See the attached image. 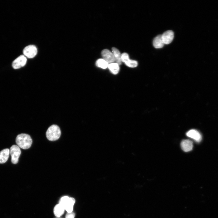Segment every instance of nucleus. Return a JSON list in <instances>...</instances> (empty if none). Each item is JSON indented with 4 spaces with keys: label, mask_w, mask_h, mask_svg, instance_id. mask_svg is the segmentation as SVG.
Listing matches in <instances>:
<instances>
[{
    "label": "nucleus",
    "mask_w": 218,
    "mask_h": 218,
    "mask_svg": "<svg viewBox=\"0 0 218 218\" xmlns=\"http://www.w3.org/2000/svg\"><path fill=\"white\" fill-rule=\"evenodd\" d=\"M108 68L110 72L114 75H117L120 70L119 65L116 62H113L108 64Z\"/></svg>",
    "instance_id": "obj_12"
},
{
    "label": "nucleus",
    "mask_w": 218,
    "mask_h": 218,
    "mask_svg": "<svg viewBox=\"0 0 218 218\" xmlns=\"http://www.w3.org/2000/svg\"><path fill=\"white\" fill-rule=\"evenodd\" d=\"M10 154V150L8 148H6L0 152V164L6 162L8 160Z\"/></svg>",
    "instance_id": "obj_11"
},
{
    "label": "nucleus",
    "mask_w": 218,
    "mask_h": 218,
    "mask_svg": "<svg viewBox=\"0 0 218 218\" xmlns=\"http://www.w3.org/2000/svg\"><path fill=\"white\" fill-rule=\"evenodd\" d=\"M121 60L122 62L124 63L129 68H135L138 65L137 62L135 60L130 59L128 54L126 53H123L121 54Z\"/></svg>",
    "instance_id": "obj_6"
},
{
    "label": "nucleus",
    "mask_w": 218,
    "mask_h": 218,
    "mask_svg": "<svg viewBox=\"0 0 218 218\" xmlns=\"http://www.w3.org/2000/svg\"><path fill=\"white\" fill-rule=\"evenodd\" d=\"M16 144L19 148L27 149L31 146L32 141L29 135L26 134L18 135L15 139Z\"/></svg>",
    "instance_id": "obj_1"
},
{
    "label": "nucleus",
    "mask_w": 218,
    "mask_h": 218,
    "mask_svg": "<svg viewBox=\"0 0 218 218\" xmlns=\"http://www.w3.org/2000/svg\"><path fill=\"white\" fill-rule=\"evenodd\" d=\"M65 209L61 205L58 203L54 206V213L55 216L60 217L64 213Z\"/></svg>",
    "instance_id": "obj_15"
},
{
    "label": "nucleus",
    "mask_w": 218,
    "mask_h": 218,
    "mask_svg": "<svg viewBox=\"0 0 218 218\" xmlns=\"http://www.w3.org/2000/svg\"><path fill=\"white\" fill-rule=\"evenodd\" d=\"M164 44H170L174 38V33L171 30L167 31L161 35Z\"/></svg>",
    "instance_id": "obj_8"
},
{
    "label": "nucleus",
    "mask_w": 218,
    "mask_h": 218,
    "mask_svg": "<svg viewBox=\"0 0 218 218\" xmlns=\"http://www.w3.org/2000/svg\"><path fill=\"white\" fill-rule=\"evenodd\" d=\"M47 138L50 141H54L58 140L60 137L61 131L57 125L53 124L48 129L46 133Z\"/></svg>",
    "instance_id": "obj_2"
},
{
    "label": "nucleus",
    "mask_w": 218,
    "mask_h": 218,
    "mask_svg": "<svg viewBox=\"0 0 218 218\" xmlns=\"http://www.w3.org/2000/svg\"><path fill=\"white\" fill-rule=\"evenodd\" d=\"M180 145L182 150L185 152L191 150L193 147L192 142L187 139L183 140L181 143Z\"/></svg>",
    "instance_id": "obj_10"
},
{
    "label": "nucleus",
    "mask_w": 218,
    "mask_h": 218,
    "mask_svg": "<svg viewBox=\"0 0 218 218\" xmlns=\"http://www.w3.org/2000/svg\"><path fill=\"white\" fill-rule=\"evenodd\" d=\"M27 61L26 57L21 55L16 58L12 63V67L14 69H18L24 67Z\"/></svg>",
    "instance_id": "obj_5"
},
{
    "label": "nucleus",
    "mask_w": 218,
    "mask_h": 218,
    "mask_svg": "<svg viewBox=\"0 0 218 218\" xmlns=\"http://www.w3.org/2000/svg\"><path fill=\"white\" fill-rule=\"evenodd\" d=\"M112 50L116 62L119 65H121L122 63L121 60V54L120 51L115 47L112 48Z\"/></svg>",
    "instance_id": "obj_14"
},
{
    "label": "nucleus",
    "mask_w": 218,
    "mask_h": 218,
    "mask_svg": "<svg viewBox=\"0 0 218 218\" xmlns=\"http://www.w3.org/2000/svg\"><path fill=\"white\" fill-rule=\"evenodd\" d=\"M56 218H61V217H56Z\"/></svg>",
    "instance_id": "obj_20"
},
{
    "label": "nucleus",
    "mask_w": 218,
    "mask_h": 218,
    "mask_svg": "<svg viewBox=\"0 0 218 218\" xmlns=\"http://www.w3.org/2000/svg\"><path fill=\"white\" fill-rule=\"evenodd\" d=\"M75 200L73 197H70L68 201L66 204L64 208L67 213L73 212V206L75 203Z\"/></svg>",
    "instance_id": "obj_16"
},
{
    "label": "nucleus",
    "mask_w": 218,
    "mask_h": 218,
    "mask_svg": "<svg viewBox=\"0 0 218 218\" xmlns=\"http://www.w3.org/2000/svg\"><path fill=\"white\" fill-rule=\"evenodd\" d=\"M24 55L28 58H31L34 57L37 53L36 47L33 45H28L23 49Z\"/></svg>",
    "instance_id": "obj_4"
},
{
    "label": "nucleus",
    "mask_w": 218,
    "mask_h": 218,
    "mask_svg": "<svg viewBox=\"0 0 218 218\" xmlns=\"http://www.w3.org/2000/svg\"><path fill=\"white\" fill-rule=\"evenodd\" d=\"M164 44L161 35H159L156 37L153 41V45L156 48H162Z\"/></svg>",
    "instance_id": "obj_13"
},
{
    "label": "nucleus",
    "mask_w": 218,
    "mask_h": 218,
    "mask_svg": "<svg viewBox=\"0 0 218 218\" xmlns=\"http://www.w3.org/2000/svg\"><path fill=\"white\" fill-rule=\"evenodd\" d=\"M10 153L11 156V161L14 164H17L21 154L20 148L17 145H13L10 149Z\"/></svg>",
    "instance_id": "obj_3"
},
{
    "label": "nucleus",
    "mask_w": 218,
    "mask_h": 218,
    "mask_svg": "<svg viewBox=\"0 0 218 218\" xmlns=\"http://www.w3.org/2000/svg\"><path fill=\"white\" fill-rule=\"evenodd\" d=\"M69 199L67 196H64L62 197L59 201V203L64 208ZM65 209V208H64Z\"/></svg>",
    "instance_id": "obj_18"
},
{
    "label": "nucleus",
    "mask_w": 218,
    "mask_h": 218,
    "mask_svg": "<svg viewBox=\"0 0 218 218\" xmlns=\"http://www.w3.org/2000/svg\"><path fill=\"white\" fill-rule=\"evenodd\" d=\"M75 216V213L73 212L71 213H67L65 218H74Z\"/></svg>",
    "instance_id": "obj_19"
},
{
    "label": "nucleus",
    "mask_w": 218,
    "mask_h": 218,
    "mask_svg": "<svg viewBox=\"0 0 218 218\" xmlns=\"http://www.w3.org/2000/svg\"><path fill=\"white\" fill-rule=\"evenodd\" d=\"M187 136L195 140L197 142H200L202 139L200 134L197 130L192 129L188 131L186 133Z\"/></svg>",
    "instance_id": "obj_9"
},
{
    "label": "nucleus",
    "mask_w": 218,
    "mask_h": 218,
    "mask_svg": "<svg viewBox=\"0 0 218 218\" xmlns=\"http://www.w3.org/2000/svg\"><path fill=\"white\" fill-rule=\"evenodd\" d=\"M108 63L103 58L99 59L95 62L96 66L103 69H105L108 68Z\"/></svg>",
    "instance_id": "obj_17"
},
{
    "label": "nucleus",
    "mask_w": 218,
    "mask_h": 218,
    "mask_svg": "<svg viewBox=\"0 0 218 218\" xmlns=\"http://www.w3.org/2000/svg\"><path fill=\"white\" fill-rule=\"evenodd\" d=\"M101 55L103 59L108 64L113 63L115 61L113 53L107 49H104L102 50Z\"/></svg>",
    "instance_id": "obj_7"
}]
</instances>
